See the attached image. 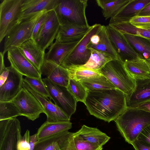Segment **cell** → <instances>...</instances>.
<instances>
[{
    "label": "cell",
    "mask_w": 150,
    "mask_h": 150,
    "mask_svg": "<svg viewBox=\"0 0 150 150\" xmlns=\"http://www.w3.org/2000/svg\"><path fill=\"white\" fill-rule=\"evenodd\" d=\"M23 87L27 89L39 102L49 122L70 121V118L59 107L34 91L24 81Z\"/></svg>",
    "instance_id": "cell-15"
},
{
    "label": "cell",
    "mask_w": 150,
    "mask_h": 150,
    "mask_svg": "<svg viewBox=\"0 0 150 150\" xmlns=\"http://www.w3.org/2000/svg\"><path fill=\"white\" fill-rule=\"evenodd\" d=\"M138 16H150V3L141 10Z\"/></svg>",
    "instance_id": "cell-47"
},
{
    "label": "cell",
    "mask_w": 150,
    "mask_h": 150,
    "mask_svg": "<svg viewBox=\"0 0 150 150\" xmlns=\"http://www.w3.org/2000/svg\"><path fill=\"white\" fill-rule=\"evenodd\" d=\"M135 150H150V144L136 139L132 145Z\"/></svg>",
    "instance_id": "cell-43"
},
{
    "label": "cell",
    "mask_w": 150,
    "mask_h": 150,
    "mask_svg": "<svg viewBox=\"0 0 150 150\" xmlns=\"http://www.w3.org/2000/svg\"><path fill=\"white\" fill-rule=\"evenodd\" d=\"M101 26L99 24L91 26L90 29L64 59L60 65L66 68L85 64L91 55V50L88 47L91 38L93 35L97 33Z\"/></svg>",
    "instance_id": "cell-6"
},
{
    "label": "cell",
    "mask_w": 150,
    "mask_h": 150,
    "mask_svg": "<svg viewBox=\"0 0 150 150\" xmlns=\"http://www.w3.org/2000/svg\"><path fill=\"white\" fill-rule=\"evenodd\" d=\"M115 87L129 99L136 86V80L126 69L124 63L120 59H113L107 63L99 71Z\"/></svg>",
    "instance_id": "cell-4"
},
{
    "label": "cell",
    "mask_w": 150,
    "mask_h": 150,
    "mask_svg": "<svg viewBox=\"0 0 150 150\" xmlns=\"http://www.w3.org/2000/svg\"><path fill=\"white\" fill-rule=\"evenodd\" d=\"M106 28L108 37L120 60L124 63L140 58L122 33L109 25Z\"/></svg>",
    "instance_id": "cell-12"
},
{
    "label": "cell",
    "mask_w": 150,
    "mask_h": 150,
    "mask_svg": "<svg viewBox=\"0 0 150 150\" xmlns=\"http://www.w3.org/2000/svg\"><path fill=\"white\" fill-rule=\"evenodd\" d=\"M134 108L150 112V101L141 103Z\"/></svg>",
    "instance_id": "cell-45"
},
{
    "label": "cell",
    "mask_w": 150,
    "mask_h": 150,
    "mask_svg": "<svg viewBox=\"0 0 150 150\" xmlns=\"http://www.w3.org/2000/svg\"><path fill=\"white\" fill-rule=\"evenodd\" d=\"M73 140L76 150H102L103 146L91 143L73 133Z\"/></svg>",
    "instance_id": "cell-37"
},
{
    "label": "cell",
    "mask_w": 150,
    "mask_h": 150,
    "mask_svg": "<svg viewBox=\"0 0 150 150\" xmlns=\"http://www.w3.org/2000/svg\"><path fill=\"white\" fill-rule=\"evenodd\" d=\"M24 0H3L0 4V42L18 23Z\"/></svg>",
    "instance_id": "cell-8"
},
{
    "label": "cell",
    "mask_w": 150,
    "mask_h": 150,
    "mask_svg": "<svg viewBox=\"0 0 150 150\" xmlns=\"http://www.w3.org/2000/svg\"><path fill=\"white\" fill-rule=\"evenodd\" d=\"M137 139L150 144V125L145 128L141 132Z\"/></svg>",
    "instance_id": "cell-42"
},
{
    "label": "cell",
    "mask_w": 150,
    "mask_h": 150,
    "mask_svg": "<svg viewBox=\"0 0 150 150\" xmlns=\"http://www.w3.org/2000/svg\"><path fill=\"white\" fill-rule=\"evenodd\" d=\"M38 140L36 134L30 136L29 140L30 150H33Z\"/></svg>",
    "instance_id": "cell-46"
},
{
    "label": "cell",
    "mask_w": 150,
    "mask_h": 150,
    "mask_svg": "<svg viewBox=\"0 0 150 150\" xmlns=\"http://www.w3.org/2000/svg\"><path fill=\"white\" fill-rule=\"evenodd\" d=\"M60 24L54 10L49 11L47 19L34 40L37 45L45 51L53 43Z\"/></svg>",
    "instance_id": "cell-11"
},
{
    "label": "cell",
    "mask_w": 150,
    "mask_h": 150,
    "mask_svg": "<svg viewBox=\"0 0 150 150\" xmlns=\"http://www.w3.org/2000/svg\"><path fill=\"white\" fill-rule=\"evenodd\" d=\"M129 0H96L102 10L103 15L107 20L114 17L129 2Z\"/></svg>",
    "instance_id": "cell-29"
},
{
    "label": "cell",
    "mask_w": 150,
    "mask_h": 150,
    "mask_svg": "<svg viewBox=\"0 0 150 150\" xmlns=\"http://www.w3.org/2000/svg\"><path fill=\"white\" fill-rule=\"evenodd\" d=\"M122 34L140 58L145 60L150 59V39L129 34Z\"/></svg>",
    "instance_id": "cell-26"
},
{
    "label": "cell",
    "mask_w": 150,
    "mask_h": 150,
    "mask_svg": "<svg viewBox=\"0 0 150 150\" xmlns=\"http://www.w3.org/2000/svg\"><path fill=\"white\" fill-rule=\"evenodd\" d=\"M41 73L54 83L67 87L70 75L67 69L61 66L45 60Z\"/></svg>",
    "instance_id": "cell-17"
},
{
    "label": "cell",
    "mask_w": 150,
    "mask_h": 150,
    "mask_svg": "<svg viewBox=\"0 0 150 150\" xmlns=\"http://www.w3.org/2000/svg\"><path fill=\"white\" fill-rule=\"evenodd\" d=\"M89 48L91 51V55L89 59L85 64L70 67L79 69H88L99 71L107 63L114 59L105 53L93 48Z\"/></svg>",
    "instance_id": "cell-27"
},
{
    "label": "cell",
    "mask_w": 150,
    "mask_h": 150,
    "mask_svg": "<svg viewBox=\"0 0 150 150\" xmlns=\"http://www.w3.org/2000/svg\"><path fill=\"white\" fill-rule=\"evenodd\" d=\"M97 34L100 38L98 44L97 45H94L90 43L88 47L93 48L105 53L110 56L114 59H120L108 37L106 26L102 25Z\"/></svg>",
    "instance_id": "cell-28"
},
{
    "label": "cell",
    "mask_w": 150,
    "mask_h": 150,
    "mask_svg": "<svg viewBox=\"0 0 150 150\" xmlns=\"http://www.w3.org/2000/svg\"><path fill=\"white\" fill-rule=\"evenodd\" d=\"M150 70V59L145 60Z\"/></svg>",
    "instance_id": "cell-50"
},
{
    "label": "cell",
    "mask_w": 150,
    "mask_h": 150,
    "mask_svg": "<svg viewBox=\"0 0 150 150\" xmlns=\"http://www.w3.org/2000/svg\"><path fill=\"white\" fill-rule=\"evenodd\" d=\"M87 0H59L54 9L60 25L88 26L86 15Z\"/></svg>",
    "instance_id": "cell-3"
},
{
    "label": "cell",
    "mask_w": 150,
    "mask_h": 150,
    "mask_svg": "<svg viewBox=\"0 0 150 150\" xmlns=\"http://www.w3.org/2000/svg\"><path fill=\"white\" fill-rule=\"evenodd\" d=\"M124 65L128 72L136 80L150 79V70L145 60L139 58L126 61Z\"/></svg>",
    "instance_id": "cell-25"
},
{
    "label": "cell",
    "mask_w": 150,
    "mask_h": 150,
    "mask_svg": "<svg viewBox=\"0 0 150 150\" xmlns=\"http://www.w3.org/2000/svg\"><path fill=\"white\" fill-rule=\"evenodd\" d=\"M49 11L43 14L36 23L34 27L32 39L34 40L38 34L47 19Z\"/></svg>",
    "instance_id": "cell-41"
},
{
    "label": "cell",
    "mask_w": 150,
    "mask_h": 150,
    "mask_svg": "<svg viewBox=\"0 0 150 150\" xmlns=\"http://www.w3.org/2000/svg\"><path fill=\"white\" fill-rule=\"evenodd\" d=\"M91 26L60 25L55 41L70 42L80 40L90 29Z\"/></svg>",
    "instance_id": "cell-20"
},
{
    "label": "cell",
    "mask_w": 150,
    "mask_h": 150,
    "mask_svg": "<svg viewBox=\"0 0 150 150\" xmlns=\"http://www.w3.org/2000/svg\"><path fill=\"white\" fill-rule=\"evenodd\" d=\"M84 103L91 115L108 122L127 108L126 95L117 88L88 91Z\"/></svg>",
    "instance_id": "cell-1"
},
{
    "label": "cell",
    "mask_w": 150,
    "mask_h": 150,
    "mask_svg": "<svg viewBox=\"0 0 150 150\" xmlns=\"http://www.w3.org/2000/svg\"><path fill=\"white\" fill-rule=\"evenodd\" d=\"M18 47L24 56L41 72L45 60V51L40 48L32 39L25 42Z\"/></svg>",
    "instance_id": "cell-19"
},
{
    "label": "cell",
    "mask_w": 150,
    "mask_h": 150,
    "mask_svg": "<svg viewBox=\"0 0 150 150\" xmlns=\"http://www.w3.org/2000/svg\"><path fill=\"white\" fill-rule=\"evenodd\" d=\"M76 133L84 140L93 144L103 146L110 138L97 128L83 125Z\"/></svg>",
    "instance_id": "cell-24"
},
{
    "label": "cell",
    "mask_w": 150,
    "mask_h": 150,
    "mask_svg": "<svg viewBox=\"0 0 150 150\" xmlns=\"http://www.w3.org/2000/svg\"><path fill=\"white\" fill-rule=\"evenodd\" d=\"M100 40V38L99 35L97 34H95L91 37L90 43L93 45H96L98 44Z\"/></svg>",
    "instance_id": "cell-48"
},
{
    "label": "cell",
    "mask_w": 150,
    "mask_h": 150,
    "mask_svg": "<svg viewBox=\"0 0 150 150\" xmlns=\"http://www.w3.org/2000/svg\"><path fill=\"white\" fill-rule=\"evenodd\" d=\"M88 91L116 88L104 76H100L79 80Z\"/></svg>",
    "instance_id": "cell-30"
},
{
    "label": "cell",
    "mask_w": 150,
    "mask_h": 150,
    "mask_svg": "<svg viewBox=\"0 0 150 150\" xmlns=\"http://www.w3.org/2000/svg\"><path fill=\"white\" fill-rule=\"evenodd\" d=\"M4 55L2 52L0 53V72L2 71L6 68L4 63Z\"/></svg>",
    "instance_id": "cell-49"
},
{
    "label": "cell",
    "mask_w": 150,
    "mask_h": 150,
    "mask_svg": "<svg viewBox=\"0 0 150 150\" xmlns=\"http://www.w3.org/2000/svg\"><path fill=\"white\" fill-rule=\"evenodd\" d=\"M59 0H24L18 23L42 11L54 10Z\"/></svg>",
    "instance_id": "cell-16"
},
{
    "label": "cell",
    "mask_w": 150,
    "mask_h": 150,
    "mask_svg": "<svg viewBox=\"0 0 150 150\" xmlns=\"http://www.w3.org/2000/svg\"><path fill=\"white\" fill-rule=\"evenodd\" d=\"M114 121L125 141L132 145L141 132L150 125V112L127 107Z\"/></svg>",
    "instance_id": "cell-2"
},
{
    "label": "cell",
    "mask_w": 150,
    "mask_h": 150,
    "mask_svg": "<svg viewBox=\"0 0 150 150\" xmlns=\"http://www.w3.org/2000/svg\"><path fill=\"white\" fill-rule=\"evenodd\" d=\"M30 131L27 129L24 135L19 140L17 146V150H30L29 140Z\"/></svg>",
    "instance_id": "cell-40"
},
{
    "label": "cell",
    "mask_w": 150,
    "mask_h": 150,
    "mask_svg": "<svg viewBox=\"0 0 150 150\" xmlns=\"http://www.w3.org/2000/svg\"><path fill=\"white\" fill-rule=\"evenodd\" d=\"M67 131L38 140L33 150H54L60 145Z\"/></svg>",
    "instance_id": "cell-32"
},
{
    "label": "cell",
    "mask_w": 150,
    "mask_h": 150,
    "mask_svg": "<svg viewBox=\"0 0 150 150\" xmlns=\"http://www.w3.org/2000/svg\"><path fill=\"white\" fill-rule=\"evenodd\" d=\"M9 74L3 85L0 87V101H12L23 87V75L11 66L8 67Z\"/></svg>",
    "instance_id": "cell-14"
},
{
    "label": "cell",
    "mask_w": 150,
    "mask_h": 150,
    "mask_svg": "<svg viewBox=\"0 0 150 150\" xmlns=\"http://www.w3.org/2000/svg\"><path fill=\"white\" fill-rule=\"evenodd\" d=\"M72 127L70 121L49 122L46 121L38 128L36 133L38 140L67 131Z\"/></svg>",
    "instance_id": "cell-23"
},
{
    "label": "cell",
    "mask_w": 150,
    "mask_h": 150,
    "mask_svg": "<svg viewBox=\"0 0 150 150\" xmlns=\"http://www.w3.org/2000/svg\"><path fill=\"white\" fill-rule=\"evenodd\" d=\"M32 89L47 99L50 96L46 86L41 78H35L25 77L23 79Z\"/></svg>",
    "instance_id": "cell-36"
},
{
    "label": "cell",
    "mask_w": 150,
    "mask_h": 150,
    "mask_svg": "<svg viewBox=\"0 0 150 150\" xmlns=\"http://www.w3.org/2000/svg\"><path fill=\"white\" fill-rule=\"evenodd\" d=\"M67 88L77 102L84 103L88 91L79 81L70 78Z\"/></svg>",
    "instance_id": "cell-33"
},
{
    "label": "cell",
    "mask_w": 150,
    "mask_h": 150,
    "mask_svg": "<svg viewBox=\"0 0 150 150\" xmlns=\"http://www.w3.org/2000/svg\"><path fill=\"white\" fill-rule=\"evenodd\" d=\"M12 101L17 107L21 116L34 121L44 113L41 105L35 97L26 88L22 87Z\"/></svg>",
    "instance_id": "cell-10"
},
{
    "label": "cell",
    "mask_w": 150,
    "mask_h": 150,
    "mask_svg": "<svg viewBox=\"0 0 150 150\" xmlns=\"http://www.w3.org/2000/svg\"><path fill=\"white\" fill-rule=\"evenodd\" d=\"M129 22L137 28L150 29V16H136L130 19Z\"/></svg>",
    "instance_id": "cell-38"
},
{
    "label": "cell",
    "mask_w": 150,
    "mask_h": 150,
    "mask_svg": "<svg viewBox=\"0 0 150 150\" xmlns=\"http://www.w3.org/2000/svg\"><path fill=\"white\" fill-rule=\"evenodd\" d=\"M72 133L66 132L59 145L61 150H76L73 140Z\"/></svg>",
    "instance_id": "cell-39"
},
{
    "label": "cell",
    "mask_w": 150,
    "mask_h": 150,
    "mask_svg": "<svg viewBox=\"0 0 150 150\" xmlns=\"http://www.w3.org/2000/svg\"><path fill=\"white\" fill-rule=\"evenodd\" d=\"M136 86L127 101V107L134 108L137 105L150 101V79L136 80Z\"/></svg>",
    "instance_id": "cell-22"
},
{
    "label": "cell",
    "mask_w": 150,
    "mask_h": 150,
    "mask_svg": "<svg viewBox=\"0 0 150 150\" xmlns=\"http://www.w3.org/2000/svg\"><path fill=\"white\" fill-rule=\"evenodd\" d=\"M80 41L70 42L55 41L49 47L47 52L45 53V60L60 65L64 59Z\"/></svg>",
    "instance_id": "cell-21"
},
{
    "label": "cell",
    "mask_w": 150,
    "mask_h": 150,
    "mask_svg": "<svg viewBox=\"0 0 150 150\" xmlns=\"http://www.w3.org/2000/svg\"><path fill=\"white\" fill-rule=\"evenodd\" d=\"M109 25L122 34H129L150 40V29L146 30L137 28L129 22L109 24Z\"/></svg>",
    "instance_id": "cell-31"
},
{
    "label": "cell",
    "mask_w": 150,
    "mask_h": 150,
    "mask_svg": "<svg viewBox=\"0 0 150 150\" xmlns=\"http://www.w3.org/2000/svg\"><path fill=\"white\" fill-rule=\"evenodd\" d=\"M42 80L50 99L70 118L76 110L77 102L75 98L67 87L56 84L46 77Z\"/></svg>",
    "instance_id": "cell-7"
},
{
    "label": "cell",
    "mask_w": 150,
    "mask_h": 150,
    "mask_svg": "<svg viewBox=\"0 0 150 150\" xmlns=\"http://www.w3.org/2000/svg\"><path fill=\"white\" fill-rule=\"evenodd\" d=\"M150 3V0H129L113 17L109 24L129 22L133 17L138 16L141 10Z\"/></svg>",
    "instance_id": "cell-18"
},
{
    "label": "cell",
    "mask_w": 150,
    "mask_h": 150,
    "mask_svg": "<svg viewBox=\"0 0 150 150\" xmlns=\"http://www.w3.org/2000/svg\"><path fill=\"white\" fill-rule=\"evenodd\" d=\"M21 116L19 110L12 101H0V120Z\"/></svg>",
    "instance_id": "cell-34"
},
{
    "label": "cell",
    "mask_w": 150,
    "mask_h": 150,
    "mask_svg": "<svg viewBox=\"0 0 150 150\" xmlns=\"http://www.w3.org/2000/svg\"><path fill=\"white\" fill-rule=\"evenodd\" d=\"M59 145L57 146L54 150H61L59 147Z\"/></svg>",
    "instance_id": "cell-51"
},
{
    "label": "cell",
    "mask_w": 150,
    "mask_h": 150,
    "mask_svg": "<svg viewBox=\"0 0 150 150\" xmlns=\"http://www.w3.org/2000/svg\"><path fill=\"white\" fill-rule=\"evenodd\" d=\"M66 69L69 73L70 78L78 81L103 75L99 71L88 69L76 68L72 67Z\"/></svg>",
    "instance_id": "cell-35"
},
{
    "label": "cell",
    "mask_w": 150,
    "mask_h": 150,
    "mask_svg": "<svg viewBox=\"0 0 150 150\" xmlns=\"http://www.w3.org/2000/svg\"><path fill=\"white\" fill-rule=\"evenodd\" d=\"M21 133L20 122L16 118L0 120V150H17Z\"/></svg>",
    "instance_id": "cell-9"
},
{
    "label": "cell",
    "mask_w": 150,
    "mask_h": 150,
    "mask_svg": "<svg viewBox=\"0 0 150 150\" xmlns=\"http://www.w3.org/2000/svg\"><path fill=\"white\" fill-rule=\"evenodd\" d=\"M49 11L37 13L25 20L17 23L5 38L4 55L9 50L18 47L24 42L32 39L34 27L40 18Z\"/></svg>",
    "instance_id": "cell-5"
},
{
    "label": "cell",
    "mask_w": 150,
    "mask_h": 150,
    "mask_svg": "<svg viewBox=\"0 0 150 150\" xmlns=\"http://www.w3.org/2000/svg\"><path fill=\"white\" fill-rule=\"evenodd\" d=\"M7 58L11 66L23 75L35 78L41 77V72L24 56L18 47L8 50Z\"/></svg>",
    "instance_id": "cell-13"
},
{
    "label": "cell",
    "mask_w": 150,
    "mask_h": 150,
    "mask_svg": "<svg viewBox=\"0 0 150 150\" xmlns=\"http://www.w3.org/2000/svg\"><path fill=\"white\" fill-rule=\"evenodd\" d=\"M9 74L8 67L0 72V87L7 80Z\"/></svg>",
    "instance_id": "cell-44"
}]
</instances>
